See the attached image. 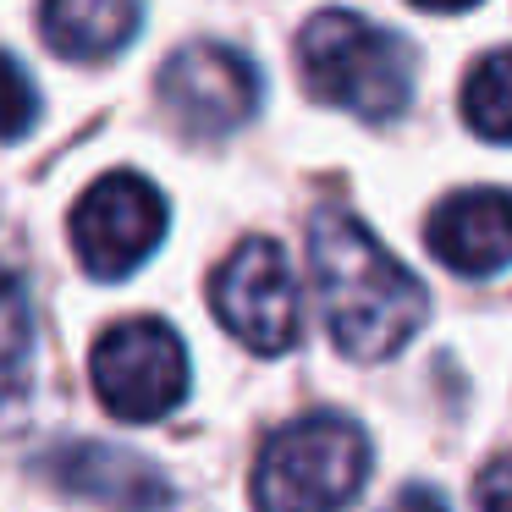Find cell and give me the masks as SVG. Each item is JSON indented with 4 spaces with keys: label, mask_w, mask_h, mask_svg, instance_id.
I'll list each match as a JSON object with an SVG mask.
<instances>
[{
    "label": "cell",
    "mask_w": 512,
    "mask_h": 512,
    "mask_svg": "<svg viewBox=\"0 0 512 512\" xmlns=\"http://www.w3.org/2000/svg\"><path fill=\"white\" fill-rule=\"evenodd\" d=\"M309 276L336 353L358 364L402 353L430 314L419 276L391 259L380 237L347 210H320L309 221Z\"/></svg>",
    "instance_id": "cell-1"
},
{
    "label": "cell",
    "mask_w": 512,
    "mask_h": 512,
    "mask_svg": "<svg viewBox=\"0 0 512 512\" xmlns=\"http://www.w3.org/2000/svg\"><path fill=\"white\" fill-rule=\"evenodd\" d=\"M298 72L320 105L364 122H397L419 89V56L408 39L358 12H320L298 34Z\"/></svg>",
    "instance_id": "cell-2"
},
{
    "label": "cell",
    "mask_w": 512,
    "mask_h": 512,
    "mask_svg": "<svg viewBox=\"0 0 512 512\" xmlns=\"http://www.w3.org/2000/svg\"><path fill=\"white\" fill-rule=\"evenodd\" d=\"M369 479V435L342 413L281 424L254 468L259 512H342Z\"/></svg>",
    "instance_id": "cell-3"
},
{
    "label": "cell",
    "mask_w": 512,
    "mask_h": 512,
    "mask_svg": "<svg viewBox=\"0 0 512 512\" xmlns=\"http://www.w3.org/2000/svg\"><path fill=\"white\" fill-rule=\"evenodd\" d=\"M89 380L111 419L155 424L188 397V347L166 320H122L94 342Z\"/></svg>",
    "instance_id": "cell-4"
},
{
    "label": "cell",
    "mask_w": 512,
    "mask_h": 512,
    "mask_svg": "<svg viewBox=\"0 0 512 512\" xmlns=\"http://www.w3.org/2000/svg\"><path fill=\"white\" fill-rule=\"evenodd\" d=\"M166 221H171L166 193L149 177H138V171H105L72 204V248H78L89 276L122 281L160 248Z\"/></svg>",
    "instance_id": "cell-5"
},
{
    "label": "cell",
    "mask_w": 512,
    "mask_h": 512,
    "mask_svg": "<svg viewBox=\"0 0 512 512\" xmlns=\"http://www.w3.org/2000/svg\"><path fill=\"white\" fill-rule=\"evenodd\" d=\"M215 320L248 347V353H287L298 342L303 303H298V276H292L281 243L270 237H248L226 254V265L210 281Z\"/></svg>",
    "instance_id": "cell-6"
},
{
    "label": "cell",
    "mask_w": 512,
    "mask_h": 512,
    "mask_svg": "<svg viewBox=\"0 0 512 512\" xmlns=\"http://www.w3.org/2000/svg\"><path fill=\"white\" fill-rule=\"evenodd\" d=\"M155 94L188 138H221L259 111V72L243 50L199 39L166 56V67L155 72Z\"/></svg>",
    "instance_id": "cell-7"
},
{
    "label": "cell",
    "mask_w": 512,
    "mask_h": 512,
    "mask_svg": "<svg viewBox=\"0 0 512 512\" xmlns=\"http://www.w3.org/2000/svg\"><path fill=\"white\" fill-rule=\"evenodd\" d=\"M39 468H45L67 496L94 501V507H105V512H177L171 479L160 474L155 463L122 452V446L67 441V446H56Z\"/></svg>",
    "instance_id": "cell-8"
},
{
    "label": "cell",
    "mask_w": 512,
    "mask_h": 512,
    "mask_svg": "<svg viewBox=\"0 0 512 512\" xmlns=\"http://www.w3.org/2000/svg\"><path fill=\"white\" fill-rule=\"evenodd\" d=\"M430 254L457 276H496L512 265V188H463L430 215Z\"/></svg>",
    "instance_id": "cell-9"
},
{
    "label": "cell",
    "mask_w": 512,
    "mask_h": 512,
    "mask_svg": "<svg viewBox=\"0 0 512 512\" xmlns=\"http://www.w3.org/2000/svg\"><path fill=\"white\" fill-rule=\"evenodd\" d=\"M144 28L138 0H39V34L67 61H111Z\"/></svg>",
    "instance_id": "cell-10"
},
{
    "label": "cell",
    "mask_w": 512,
    "mask_h": 512,
    "mask_svg": "<svg viewBox=\"0 0 512 512\" xmlns=\"http://www.w3.org/2000/svg\"><path fill=\"white\" fill-rule=\"evenodd\" d=\"M463 122L490 144H512V50H490L463 78Z\"/></svg>",
    "instance_id": "cell-11"
},
{
    "label": "cell",
    "mask_w": 512,
    "mask_h": 512,
    "mask_svg": "<svg viewBox=\"0 0 512 512\" xmlns=\"http://www.w3.org/2000/svg\"><path fill=\"white\" fill-rule=\"evenodd\" d=\"M474 501H479V512H512V452L485 463V474L474 485Z\"/></svg>",
    "instance_id": "cell-12"
},
{
    "label": "cell",
    "mask_w": 512,
    "mask_h": 512,
    "mask_svg": "<svg viewBox=\"0 0 512 512\" xmlns=\"http://www.w3.org/2000/svg\"><path fill=\"white\" fill-rule=\"evenodd\" d=\"M12 94H17V111H12V138L28 133V122H34V83H28V72L12 61Z\"/></svg>",
    "instance_id": "cell-13"
},
{
    "label": "cell",
    "mask_w": 512,
    "mask_h": 512,
    "mask_svg": "<svg viewBox=\"0 0 512 512\" xmlns=\"http://www.w3.org/2000/svg\"><path fill=\"white\" fill-rule=\"evenodd\" d=\"M386 512H446V496H441L435 485H408Z\"/></svg>",
    "instance_id": "cell-14"
},
{
    "label": "cell",
    "mask_w": 512,
    "mask_h": 512,
    "mask_svg": "<svg viewBox=\"0 0 512 512\" xmlns=\"http://www.w3.org/2000/svg\"><path fill=\"white\" fill-rule=\"evenodd\" d=\"M408 6H419V12H468L479 0H408Z\"/></svg>",
    "instance_id": "cell-15"
}]
</instances>
